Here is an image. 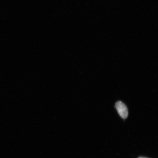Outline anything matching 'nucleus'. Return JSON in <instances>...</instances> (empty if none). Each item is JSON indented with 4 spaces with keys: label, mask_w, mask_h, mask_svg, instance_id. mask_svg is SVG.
Segmentation results:
<instances>
[{
    "label": "nucleus",
    "mask_w": 158,
    "mask_h": 158,
    "mask_svg": "<svg viewBox=\"0 0 158 158\" xmlns=\"http://www.w3.org/2000/svg\"><path fill=\"white\" fill-rule=\"evenodd\" d=\"M115 108L119 115L122 118L125 119L128 115V110L127 106L123 102H118L115 104Z\"/></svg>",
    "instance_id": "nucleus-1"
},
{
    "label": "nucleus",
    "mask_w": 158,
    "mask_h": 158,
    "mask_svg": "<svg viewBox=\"0 0 158 158\" xmlns=\"http://www.w3.org/2000/svg\"><path fill=\"white\" fill-rule=\"evenodd\" d=\"M138 158H147L144 157H139Z\"/></svg>",
    "instance_id": "nucleus-2"
}]
</instances>
